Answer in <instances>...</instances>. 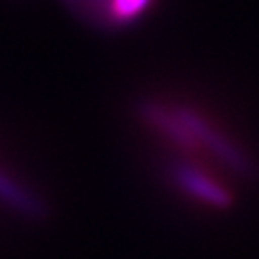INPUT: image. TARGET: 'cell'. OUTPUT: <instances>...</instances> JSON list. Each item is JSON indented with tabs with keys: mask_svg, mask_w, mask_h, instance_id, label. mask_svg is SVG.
<instances>
[{
	"mask_svg": "<svg viewBox=\"0 0 259 259\" xmlns=\"http://www.w3.org/2000/svg\"><path fill=\"white\" fill-rule=\"evenodd\" d=\"M171 173L177 186L200 202H205L212 207H223L231 200L229 193L216 180L191 164H175Z\"/></svg>",
	"mask_w": 259,
	"mask_h": 259,
	"instance_id": "6da1fadb",
	"label": "cell"
},
{
	"mask_svg": "<svg viewBox=\"0 0 259 259\" xmlns=\"http://www.w3.org/2000/svg\"><path fill=\"white\" fill-rule=\"evenodd\" d=\"M0 203L24 216H36L41 212V203L36 194L2 169H0Z\"/></svg>",
	"mask_w": 259,
	"mask_h": 259,
	"instance_id": "7a4b0ae2",
	"label": "cell"
}]
</instances>
